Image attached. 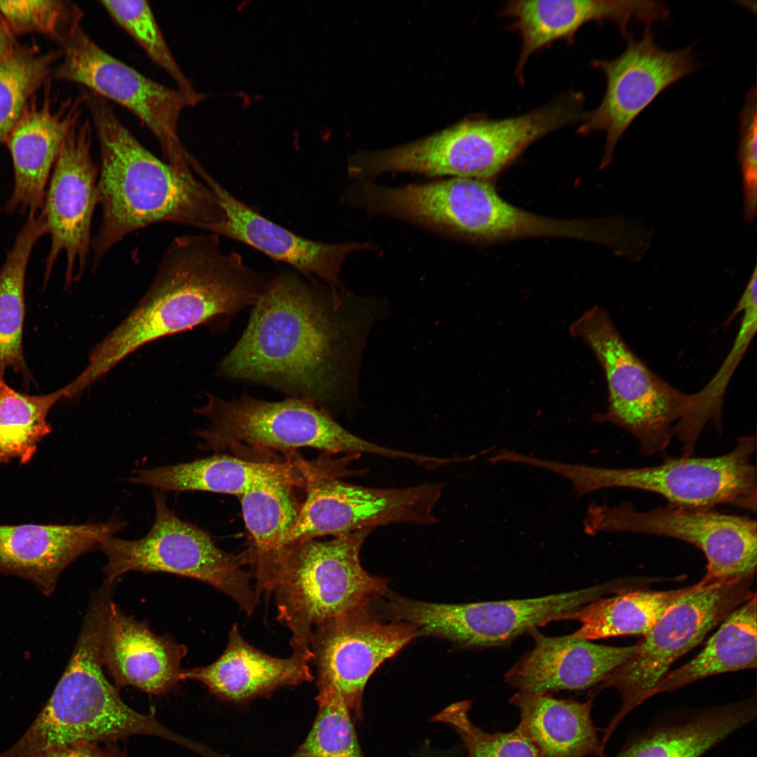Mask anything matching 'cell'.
<instances>
[{
  "instance_id": "cell-21",
  "label": "cell",
  "mask_w": 757,
  "mask_h": 757,
  "mask_svg": "<svg viewBox=\"0 0 757 757\" xmlns=\"http://www.w3.org/2000/svg\"><path fill=\"white\" fill-rule=\"evenodd\" d=\"M33 96L6 141L14 170L13 193L4 207L7 213L41 211L46 186L62 144L80 121L86 92L54 105L50 93Z\"/></svg>"
},
{
  "instance_id": "cell-28",
  "label": "cell",
  "mask_w": 757,
  "mask_h": 757,
  "mask_svg": "<svg viewBox=\"0 0 757 757\" xmlns=\"http://www.w3.org/2000/svg\"><path fill=\"white\" fill-rule=\"evenodd\" d=\"M519 714L516 728L540 757H607L592 718V700L517 691L509 700Z\"/></svg>"
},
{
  "instance_id": "cell-9",
  "label": "cell",
  "mask_w": 757,
  "mask_h": 757,
  "mask_svg": "<svg viewBox=\"0 0 757 757\" xmlns=\"http://www.w3.org/2000/svg\"><path fill=\"white\" fill-rule=\"evenodd\" d=\"M756 447L754 436H744L730 451L713 457L667 456L659 465L622 468L549 460L545 468L568 479L579 497L627 488L658 494L676 505L714 509L729 505L755 512L756 471L750 458Z\"/></svg>"
},
{
  "instance_id": "cell-22",
  "label": "cell",
  "mask_w": 757,
  "mask_h": 757,
  "mask_svg": "<svg viewBox=\"0 0 757 757\" xmlns=\"http://www.w3.org/2000/svg\"><path fill=\"white\" fill-rule=\"evenodd\" d=\"M534 646L505 674L517 690L538 694L584 690L600 684L614 669L633 657L639 642L629 646L596 644L573 636H548L530 632Z\"/></svg>"
},
{
  "instance_id": "cell-27",
  "label": "cell",
  "mask_w": 757,
  "mask_h": 757,
  "mask_svg": "<svg viewBox=\"0 0 757 757\" xmlns=\"http://www.w3.org/2000/svg\"><path fill=\"white\" fill-rule=\"evenodd\" d=\"M308 664L294 655L280 658L261 651L243 638L235 623L218 659L205 667L183 669L182 678L199 681L220 697L241 701L311 681Z\"/></svg>"
},
{
  "instance_id": "cell-31",
  "label": "cell",
  "mask_w": 757,
  "mask_h": 757,
  "mask_svg": "<svg viewBox=\"0 0 757 757\" xmlns=\"http://www.w3.org/2000/svg\"><path fill=\"white\" fill-rule=\"evenodd\" d=\"M739 313L742 315L740 325L728 355L707 385L691 394L686 415L674 428V437L681 444L682 456L693 455L701 432L707 424H713L718 432L722 430L726 389L756 332L757 275L755 273H752L725 325H729Z\"/></svg>"
},
{
  "instance_id": "cell-19",
  "label": "cell",
  "mask_w": 757,
  "mask_h": 757,
  "mask_svg": "<svg viewBox=\"0 0 757 757\" xmlns=\"http://www.w3.org/2000/svg\"><path fill=\"white\" fill-rule=\"evenodd\" d=\"M193 170L214 193L226 214L225 221L212 233L243 243L333 289H343L339 275L348 256L373 247L369 243H329L299 236L237 198L200 163L194 165Z\"/></svg>"
},
{
  "instance_id": "cell-5",
  "label": "cell",
  "mask_w": 757,
  "mask_h": 757,
  "mask_svg": "<svg viewBox=\"0 0 757 757\" xmlns=\"http://www.w3.org/2000/svg\"><path fill=\"white\" fill-rule=\"evenodd\" d=\"M574 121L571 104L557 97L519 116L470 118L407 144L360 151L355 168L358 175L367 179L386 173L408 172L489 181L531 144Z\"/></svg>"
},
{
  "instance_id": "cell-32",
  "label": "cell",
  "mask_w": 757,
  "mask_h": 757,
  "mask_svg": "<svg viewBox=\"0 0 757 757\" xmlns=\"http://www.w3.org/2000/svg\"><path fill=\"white\" fill-rule=\"evenodd\" d=\"M44 234L43 214L29 212L0 269V377L8 369L31 377L22 348L25 280L34 246Z\"/></svg>"
},
{
  "instance_id": "cell-26",
  "label": "cell",
  "mask_w": 757,
  "mask_h": 757,
  "mask_svg": "<svg viewBox=\"0 0 757 757\" xmlns=\"http://www.w3.org/2000/svg\"><path fill=\"white\" fill-rule=\"evenodd\" d=\"M130 481L161 491H202L238 498L264 482H289L298 487H305L301 456L296 453L283 462L253 461L221 453L191 462L137 470Z\"/></svg>"
},
{
  "instance_id": "cell-4",
  "label": "cell",
  "mask_w": 757,
  "mask_h": 757,
  "mask_svg": "<svg viewBox=\"0 0 757 757\" xmlns=\"http://www.w3.org/2000/svg\"><path fill=\"white\" fill-rule=\"evenodd\" d=\"M109 594H93L69 663L51 697L22 737L0 757H34L81 742L149 735L200 751V746L121 698L103 671L102 643Z\"/></svg>"
},
{
  "instance_id": "cell-14",
  "label": "cell",
  "mask_w": 757,
  "mask_h": 757,
  "mask_svg": "<svg viewBox=\"0 0 757 757\" xmlns=\"http://www.w3.org/2000/svg\"><path fill=\"white\" fill-rule=\"evenodd\" d=\"M582 524L584 533L589 536L632 533L691 544L706 557V573L700 580L705 584L756 573V521L749 517L670 503L642 511L630 502L614 506L593 502Z\"/></svg>"
},
{
  "instance_id": "cell-20",
  "label": "cell",
  "mask_w": 757,
  "mask_h": 757,
  "mask_svg": "<svg viewBox=\"0 0 757 757\" xmlns=\"http://www.w3.org/2000/svg\"><path fill=\"white\" fill-rule=\"evenodd\" d=\"M669 13L667 6L657 1L510 0L500 15L511 19L510 29L521 39L515 75L522 84L524 69L531 55L557 41L573 43L578 31L587 23L611 21L627 39L630 22L650 27L668 18Z\"/></svg>"
},
{
  "instance_id": "cell-25",
  "label": "cell",
  "mask_w": 757,
  "mask_h": 757,
  "mask_svg": "<svg viewBox=\"0 0 757 757\" xmlns=\"http://www.w3.org/2000/svg\"><path fill=\"white\" fill-rule=\"evenodd\" d=\"M756 698L678 709L629 736L615 757H702L756 718Z\"/></svg>"
},
{
  "instance_id": "cell-29",
  "label": "cell",
  "mask_w": 757,
  "mask_h": 757,
  "mask_svg": "<svg viewBox=\"0 0 757 757\" xmlns=\"http://www.w3.org/2000/svg\"><path fill=\"white\" fill-rule=\"evenodd\" d=\"M296 484L271 482L257 484L241 496L244 521L252 540L247 548L252 578L259 595L264 592L271 573L286 549L288 536L297 519L301 503Z\"/></svg>"
},
{
  "instance_id": "cell-34",
  "label": "cell",
  "mask_w": 757,
  "mask_h": 757,
  "mask_svg": "<svg viewBox=\"0 0 757 757\" xmlns=\"http://www.w3.org/2000/svg\"><path fill=\"white\" fill-rule=\"evenodd\" d=\"M66 387L42 395L16 391L0 377V465L16 460L21 464L34 457L39 444L51 432L47 416L61 399Z\"/></svg>"
},
{
  "instance_id": "cell-38",
  "label": "cell",
  "mask_w": 757,
  "mask_h": 757,
  "mask_svg": "<svg viewBox=\"0 0 757 757\" xmlns=\"http://www.w3.org/2000/svg\"><path fill=\"white\" fill-rule=\"evenodd\" d=\"M0 15L14 35L43 34L61 45L81 28L83 11L71 1H0Z\"/></svg>"
},
{
  "instance_id": "cell-8",
  "label": "cell",
  "mask_w": 757,
  "mask_h": 757,
  "mask_svg": "<svg viewBox=\"0 0 757 757\" xmlns=\"http://www.w3.org/2000/svg\"><path fill=\"white\" fill-rule=\"evenodd\" d=\"M569 333L589 347L604 373L608 404L593 420L629 432L642 455L664 453L675 425L688 410L691 394L655 373L627 344L606 308L596 305L586 311Z\"/></svg>"
},
{
  "instance_id": "cell-42",
  "label": "cell",
  "mask_w": 757,
  "mask_h": 757,
  "mask_svg": "<svg viewBox=\"0 0 757 757\" xmlns=\"http://www.w3.org/2000/svg\"><path fill=\"white\" fill-rule=\"evenodd\" d=\"M18 45L15 35L0 15V60L11 53Z\"/></svg>"
},
{
  "instance_id": "cell-37",
  "label": "cell",
  "mask_w": 757,
  "mask_h": 757,
  "mask_svg": "<svg viewBox=\"0 0 757 757\" xmlns=\"http://www.w3.org/2000/svg\"><path fill=\"white\" fill-rule=\"evenodd\" d=\"M318 713L313 728L294 757H364L349 707L334 688L319 686Z\"/></svg>"
},
{
  "instance_id": "cell-15",
  "label": "cell",
  "mask_w": 757,
  "mask_h": 757,
  "mask_svg": "<svg viewBox=\"0 0 757 757\" xmlns=\"http://www.w3.org/2000/svg\"><path fill=\"white\" fill-rule=\"evenodd\" d=\"M62 61L53 77L83 86L134 114L158 142L168 164L180 176L196 178L192 156L182 144L179 123L184 96L142 74L109 54L82 29L62 45Z\"/></svg>"
},
{
  "instance_id": "cell-2",
  "label": "cell",
  "mask_w": 757,
  "mask_h": 757,
  "mask_svg": "<svg viewBox=\"0 0 757 757\" xmlns=\"http://www.w3.org/2000/svg\"><path fill=\"white\" fill-rule=\"evenodd\" d=\"M209 233L175 238L137 306L91 350L73 381L81 394L141 346L202 325L225 328L253 306L275 273L253 268L236 252H226Z\"/></svg>"
},
{
  "instance_id": "cell-35",
  "label": "cell",
  "mask_w": 757,
  "mask_h": 757,
  "mask_svg": "<svg viewBox=\"0 0 757 757\" xmlns=\"http://www.w3.org/2000/svg\"><path fill=\"white\" fill-rule=\"evenodd\" d=\"M60 53L18 45L0 60V144L5 143L30 99L54 73Z\"/></svg>"
},
{
  "instance_id": "cell-23",
  "label": "cell",
  "mask_w": 757,
  "mask_h": 757,
  "mask_svg": "<svg viewBox=\"0 0 757 757\" xmlns=\"http://www.w3.org/2000/svg\"><path fill=\"white\" fill-rule=\"evenodd\" d=\"M124 521L84 524L0 525V573L23 578L52 594L63 571L79 556L100 549Z\"/></svg>"
},
{
  "instance_id": "cell-1",
  "label": "cell",
  "mask_w": 757,
  "mask_h": 757,
  "mask_svg": "<svg viewBox=\"0 0 757 757\" xmlns=\"http://www.w3.org/2000/svg\"><path fill=\"white\" fill-rule=\"evenodd\" d=\"M344 294L295 271L275 273L217 374L327 410L343 397L352 360L355 325Z\"/></svg>"
},
{
  "instance_id": "cell-17",
  "label": "cell",
  "mask_w": 757,
  "mask_h": 757,
  "mask_svg": "<svg viewBox=\"0 0 757 757\" xmlns=\"http://www.w3.org/2000/svg\"><path fill=\"white\" fill-rule=\"evenodd\" d=\"M93 133L90 119L80 121L67 135L53 167L41 211L51 241L44 285L61 252L66 255L67 288L81 278L91 252L93 215L99 200V171L91 153Z\"/></svg>"
},
{
  "instance_id": "cell-16",
  "label": "cell",
  "mask_w": 757,
  "mask_h": 757,
  "mask_svg": "<svg viewBox=\"0 0 757 757\" xmlns=\"http://www.w3.org/2000/svg\"><path fill=\"white\" fill-rule=\"evenodd\" d=\"M622 53L611 59H596L594 67L603 74L606 89L599 105L586 112L578 133H606L601 168L612 161L620 139L633 121L667 88L697 71L692 47L667 50L656 43L650 27L634 40L629 36Z\"/></svg>"
},
{
  "instance_id": "cell-39",
  "label": "cell",
  "mask_w": 757,
  "mask_h": 757,
  "mask_svg": "<svg viewBox=\"0 0 757 757\" xmlns=\"http://www.w3.org/2000/svg\"><path fill=\"white\" fill-rule=\"evenodd\" d=\"M470 700L453 703L432 721L450 725L459 735L468 757H540L532 743L515 728L510 732H489L469 717Z\"/></svg>"
},
{
  "instance_id": "cell-7",
  "label": "cell",
  "mask_w": 757,
  "mask_h": 757,
  "mask_svg": "<svg viewBox=\"0 0 757 757\" xmlns=\"http://www.w3.org/2000/svg\"><path fill=\"white\" fill-rule=\"evenodd\" d=\"M194 411L209 421L207 427L196 432L203 440L202 447L216 453L228 451L240 458L244 454L257 456L282 451L287 457L299 448L310 447L326 454L371 453L402 459L405 456L402 451L352 434L327 410L302 398L288 397L271 402L244 392L227 400L207 393L205 404Z\"/></svg>"
},
{
  "instance_id": "cell-36",
  "label": "cell",
  "mask_w": 757,
  "mask_h": 757,
  "mask_svg": "<svg viewBox=\"0 0 757 757\" xmlns=\"http://www.w3.org/2000/svg\"><path fill=\"white\" fill-rule=\"evenodd\" d=\"M102 7L173 80L189 107L204 98L192 86L170 49L155 15L146 1H101Z\"/></svg>"
},
{
  "instance_id": "cell-18",
  "label": "cell",
  "mask_w": 757,
  "mask_h": 757,
  "mask_svg": "<svg viewBox=\"0 0 757 757\" xmlns=\"http://www.w3.org/2000/svg\"><path fill=\"white\" fill-rule=\"evenodd\" d=\"M418 636L413 625L382 622L367 606L318 624L310 640L318 686L334 688L350 709H358L374 672Z\"/></svg>"
},
{
  "instance_id": "cell-12",
  "label": "cell",
  "mask_w": 757,
  "mask_h": 757,
  "mask_svg": "<svg viewBox=\"0 0 757 757\" xmlns=\"http://www.w3.org/2000/svg\"><path fill=\"white\" fill-rule=\"evenodd\" d=\"M155 520L144 537L135 540L107 536L100 550L107 557L105 580L114 583L130 571L168 573L208 584L227 594L247 615L254 612L259 596L252 588L246 549L239 554L218 548L207 532L181 519L158 491L154 492Z\"/></svg>"
},
{
  "instance_id": "cell-30",
  "label": "cell",
  "mask_w": 757,
  "mask_h": 757,
  "mask_svg": "<svg viewBox=\"0 0 757 757\" xmlns=\"http://www.w3.org/2000/svg\"><path fill=\"white\" fill-rule=\"evenodd\" d=\"M756 594L733 611L694 658L669 670L648 698L723 673L755 669L757 662Z\"/></svg>"
},
{
  "instance_id": "cell-40",
  "label": "cell",
  "mask_w": 757,
  "mask_h": 757,
  "mask_svg": "<svg viewBox=\"0 0 757 757\" xmlns=\"http://www.w3.org/2000/svg\"><path fill=\"white\" fill-rule=\"evenodd\" d=\"M739 161L743 177L744 214L751 222L756 212L757 202V112L756 90L752 87L746 95L739 113Z\"/></svg>"
},
{
  "instance_id": "cell-41",
  "label": "cell",
  "mask_w": 757,
  "mask_h": 757,
  "mask_svg": "<svg viewBox=\"0 0 757 757\" xmlns=\"http://www.w3.org/2000/svg\"><path fill=\"white\" fill-rule=\"evenodd\" d=\"M34 757H128L115 743L81 742L53 749Z\"/></svg>"
},
{
  "instance_id": "cell-13",
  "label": "cell",
  "mask_w": 757,
  "mask_h": 757,
  "mask_svg": "<svg viewBox=\"0 0 757 757\" xmlns=\"http://www.w3.org/2000/svg\"><path fill=\"white\" fill-rule=\"evenodd\" d=\"M618 580L545 596L468 603L417 601L390 594L384 611L413 625L418 634L439 637L462 648L505 646L524 634L621 589Z\"/></svg>"
},
{
  "instance_id": "cell-43",
  "label": "cell",
  "mask_w": 757,
  "mask_h": 757,
  "mask_svg": "<svg viewBox=\"0 0 757 757\" xmlns=\"http://www.w3.org/2000/svg\"><path fill=\"white\" fill-rule=\"evenodd\" d=\"M294 757V756H293Z\"/></svg>"
},
{
  "instance_id": "cell-11",
  "label": "cell",
  "mask_w": 757,
  "mask_h": 757,
  "mask_svg": "<svg viewBox=\"0 0 757 757\" xmlns=\"http://www.w3.org/2000/svg\"><path fill=\"white\" fill-rule=\"evenodd\" d=\"M356 459V455L347 454L339 459L325 458L306 463L304 470L306 497L286 548L318 537H337L390 524L438 522L433 509L442 496L443 483L377 489L341 481V477L365 472L348 468Z\"/></svg>"
},
{
  "instance_id": "cell-6",
  "label": "cell",
  "mask_w": 757,
  "mask_h": 757,
  "mask_svg": "<svg viewBox=\"0 0 757 757\" xmlns=\"http://www.w3.org/2000/svg\"><path fill=\"white\" fill-rule=\"evenodd\" d=\"M374 528L328 541L307 540L287 548L271 574L277 620L291 632L292 655L312 660L310 640L318 624L367 606L388 594L387 580L365 571L361 548Z\"/></svg>"
},
{
  "instance_id": "cell-24",
  "label": "cell",
  "mask_w": 757,
  "mask_h": 757,
  "mask_svg": "<svg viewBox=\"0 0 757 757\" xmlns=\"http://www.w3.org/2000/svg\"><path fill=\"white\" fill-rule=\"evenodd\" d=\"M185 646L158 636L146 623L126 615L110 601L103 628L102 657L118 687H135L160 695L182 680Z\"/></svg>"
},
{
  "instance_id": "cell-3",
  "label": "cell",
  "mask_w": 757,
  "mask_h": 757,
  "mask_svg": "<svg viewBox=\"0 0 757 757\" xmlns=\"http://www.w3.org/2000/svg\"><path fill=\"white\" fill-rule=\"evenodd\" d=\"M86 105L100 154L98 203L102 222L93 238L95 270L126 236L159 222L212 233L226 219L212 189L198 177L179 175L148 151L123 124L109 102L86 91Z\"/></svg>"
},
{
  "instance_id": "cell-10",
  "label": "cell",
  "mask_w": 757,
  "mask_h": 757,
  "mask_svg": "<svg viewBox=\"0 0 757 757\" xmlns=\"http://www.w3.org/2000/svg\"><path fill=\"white\" fill-rule=\"evenodd\" d=\"M754 575L700 580L672 602L639 641L638 652L611 672L592 694L616 689L622 704L603 729L601 744L607 742L625 717L648 699L655 684L681 657L695 648L707 634L733 611L756 594Z\"/></svg>"
},
{
  "instance_id": "cell-33",
  "label": "cell",
  "mask_w": 757,
  "mask_h": 757,
  "mask_svg": "<svg viewBox=\"0 0 757 757\" xmlns=\"http://www.w3.org/2000/svg\"><path fill=\"white\" fill-rule=\"evenodd\" d=\"M690 586L655 591L634 589L594 600L569 613L564 620L580 627L572 634L587 640L625 635L645 636L668 606Z\"/></svg>"
}]
</instances>
